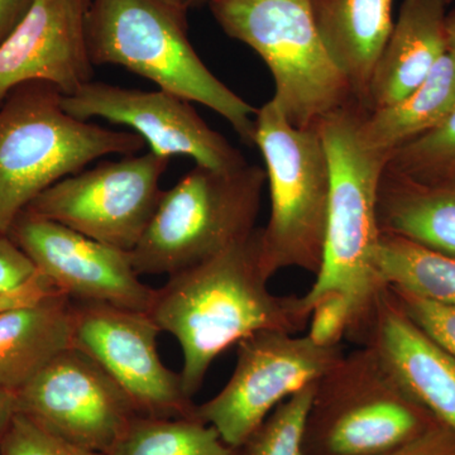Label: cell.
<instances>
[{"instance_id":"obj_1","label":"cell","mask_w":455,"mask_h":455,"mask_svg":"<svg viewBox=\"0 0 455 455\" xmlns=\"http://www.w3.org/2000/svg\"><path fill=\"white\" fill-rule=\"evenodd\" d=\"M260 228L212 259L167 278L155 289L149 316L179 341L182 387L194 398L221 353L259 331L298 334L309 325L300 296L269 291Z\"/></svg>"},{"instance_id":"obj_2","label":"cell","mask_w":455,"mask_h":455,"mask_svg":"<svg viewBox=\"0 0 455 455\" xmlns=\"http://www.w3.org/2000/svg\"><path fill=\"white\" fill-rule=\"evenodd\" d=\"M368 109L350 101L319 123L331 167V200L322 268L300 296L310 317L317 302L339 295L348 304L347 337L361 343L377 298L385 287L374 271L381 230L377 220L379 184L391 154L371 148L359 127Z\"/></svg>"},{"instance_id":"obj_3","label":"cell","mask_w":455,"mask_h":455,"mask_svg":"<svg viewBox=\"0 0 455 455\" xmlns=\"http://www.w3.org/2000/svg\"><path fill=\"white\" fill-rule=\"evenodd\" d=\"M134 132L112 131L65 112L53 84L14 86L0 104V233L46 188L109 155L146 148Z\"/></svg>"},{"instance_id":"obj_4","label":"cell","mask_w":455,"mask_h":455,"mask_svg":"<svg viewBox=\"0 0 455 455\" xmlns=\"http://www.w3.org/2000/svg\"><path fill=\"white\" fill-rule=\"evenodd\" d=\"M86 44L92 65H116L158 88L196 101L226 118L254 146L259 109L204 64L188 38L187 16L161 0H92Z\"/></svg>"},{"instance_id":"obj_5","label":"cell","mask_w":455,"mask_h":455,"mask_svg":"<svg viewBox=\"0 0 455 455\" xmlns=\"http://www.w3.org/2000/svg\"><path fill=\"white\" fill-rule=\"evenodd\" d=\"M267 173L257 164L212 170L196 164L164 191L145 235L130 252L140 276H171L218 256L256 229Z\"/></svg>"},{"instance_id":"obj_6","label":"cell","mask_w":455,"mask_h":455,"mask_svg":"<svg viewBox=\"0 0 455 455\" xmlns=\"http://www.w3.org/2000/svg\"><path fill=\"white\" fill-rule=\"evenodd\" d=\"M254 146L265 158L271 197L260 228L262 263L269 278L281 269L319 274L324 259L331 167L319 128L287 121L274 98L256 116Z\"/></svg>"},{"instance_id":"obj_7","label":"cell","mask_w":455,"mask_h":455,"mask_svg":"<svg viewBox=\"0 0 455 455\" xmlns=\"http://www.w3.org/2000/svg\"><path fill=\"white\" fill-rule=\"evenodd\" d=\"M208 5L221 29L267 65L274 99L293 127L316 128L355 100L323 44L311 0H212Z\"/></svg>"},{"instance_id":"obj_8","label":"cell","mask_w":455,"mask_h":455,"mask_svg":"<svg viewBox=\"0 0 455 455\" xmlns=\"http://www.w3.org/2000/svg\"><path fill=\"white\" fill-rule=\"evenodd\" d=\"M439 423L372 348L344 353L316 382L304 455H382Z\"/></svg>"},{"instance_id":"obj_9","label":"cell","mask_w":455,"mask_h":455,"mask_svg":"<svg viewBox=\"0 0 455 455\" xmlns=\"http://www.w3.org/2000/svg\"><path fill=\"white\" fill-rule=\"evenodd\" d=\"M343 355L341 344H320L307 334L256 331L236 343L229 381L196 405V419L212 425L227 444L243 448L281 403L319 381Z\"/></svg>"},{"instance_id":"obj_10","label":"cell","mask_w":455,"mask_h":455,"mask_svg":"<svg viewBox=\"0 0 455 455\" xmlns=\"http://www.w3.org/2000/svg\"><path fill=\"white\" fill-rule=\"evenodd\" d=\"M169 164L152 151L104 161L60 180L26 211L130 253L154 218Z\"/></svg>"},{"instance_id":"obj_11","label":"cell","mask_w":455,"mask_h":455,"mask_svg":"<svg viewBox=\"0 0 455 455\" xmlns=\"http://www.w3.org/2000/svg\"><path fill=\"white\" fill-rule=\"evenodd\" d=\"M160 328L146 311L71 300V347L82 350L118 383L140 416L196 419L180 373L157 350Z\"/></svg>"},{"instance_id":"obj_12","label":"cell","mask_w":455,"mask_h":455,"mask_svg":"<svg viewBox=\"0 0 455 455\" xmlns=\"http://www.w3.org/2000/svg\"><path fill=\"white\" fill-rule=\"evenodd\" d=\"M18 412L79 447L112 455L140 414L97 362L68 347L16 392Z\"/></svg>"},{"instance_id":"obj_13","label":"cell","mask_w":455,"mask_h":455,"mask_svg":"<svg viewBox=\"0 0 455 455\" xmlns=\"http://www.w3.org/2000/svg\"><path fill=\"white\" fill-rule=\"evenodd\" d=\"M7 235L71 300L148 313L155 289L140 281L130 253L29 211L18 215Z\"/></svg>"},{"instance_id":"obj_14","label":"cell","mask_w":455,"mask_h":455,"mask_svg":"<svg viewBox=\"0 0 455 455\" xmlns=\"http://www.w3.org/2000/svg\"><path fill=\"white\" fill-rule=\"evenodd\" d=\"M65 112L79 121L100 118L127 125L164 157L188 156L212 170L247 164L243 154L206 124L191 101L158 89L156 92L90 82L73 95H62Z\"/></svg>"},{"instance_id":"obj_15","label":"cell","mask_w":455,"mask_h":455,"mask_svg":"<svg viewBox=\"0 0 455 455\" xmlns=\"http://www.w3.org/2000/svg\"><path fill=\"white\" fill-rule=\"evenodd\" d=\"M92 0H35L0 46V104L14 86L32 80L73 95L94 79L86 44Z\"/></svg>"},{"instance_id":"obj_16","label":"cell","mask_w":455,"mask_h":455,"mask_svg":"<svg viewBox=\"0 0 455 455\" xmlns=\"http://www.w3.org/2000/svg\"><path fill=\"white\" fill-rule=\"evenodd\" d=\"M372 348L419 405L455 431V361L403 313L387 287L359 347Z\"/></svg>"},{"instance_id":"obj_17","label":"cell","mask_w":455,"mask_h":455,"mask_svg":"<svg viewBox=\"0 0 455 455\" xmlns=\"http://www.w3.org/2000/svg\"><path fill=\"white\" fill-rule=\"evenodd\" d=\"M449 5L451 0H403L374 68L370 112L411 94L448 52Z\"/></svg>"},{"instance_id":"obj_18","label":"cell","mask_w":455,"mask_h":455,"mask_svg":"<svg viewBox=\"0 0 455 455\" xmlns=\"http://www.w3.org/2000/svg\"><path fill=\"white\" fill-rule=\"evenodd\" d=\"M392 5L394 0H311L329 56L366 109L374 68L394 27Z\"/></svg>"},{"instance_id":"obj_19","label":"cell","mask_w":455,"mask_h":455,"mask_svg":"<svg viewBox=\"0 0 455 455\" xmlns=\"http://www.w3.org/2000/svg\"><path fill=\"white\" fill-rule=\"evenodd\" d=\"M71 347V299L61 292L0 313V388L17 392Z\"/></svg>"},{"instance_id":"obj_20","label":"cell","mask_w":455,"mask_h":455,"mask_svg":"<svg viewBox=\"0 0 455 455\" xmlns=\"http://www.w3.org/2000/svg\"><path fill=\"white\" fill-rule=\"evenodd\" d=\"M377 220L383 235L455 259V184H424L385 171Z\"/></svg>"},{"instance_id":"obj_21","label":"cell","mask_w":455,"mask_h":455,"mask_svg":"<svg viewBox=\"0 0 455 455\" xmlns=\"http://www.w3.org/2000/svg\"><path fill=\"white\" fill-rule=\"evenodd\" d=\"M455 109V51H448L423 83L405 99L362 116L364 145L392 154L398 147L423 136Z\"/></svg>"},{"instance_id":"obj_22","label":"cell","mask_w":455,"mask_h":455,"mask_svg":"<svg viewBox=\"0 0 455 455\" xmlns=\"http://www.w3.org/2000/svg\"><path fill=\"white\" fill-rule=\"evenodd\" d=\"M374 271L382 287L394 286L455 307V259L400 236L381 235Z\"/></svg>"},{"instance_id":"obj_23","label":"cell","mask_w":455,"mask_h":455,"mask_svg":"<svg viewBox=\"0 0 455 455\" xmlns=\"http://www.w3.org/2000/svg\"><path fill=\"white\" fill-rule=\"evenodd\" d=\"M112 455H244L197 419L139 416Z\"/></svg>"},{"instance_id":"obj_24","label":"cell","mask_w":455,"mask_h":455,"mask_svg":"<svg viewBox=\"0 0 455 455\" xmlns=\"http://www.w3.org/2000/svg\"><path fill=\"white\" fill-rule=\"evenodd\" d=\"M386 171L424 184H455V109L438 127L395 149Z\"/></svg>"},{"instance_id":"obj_25","label":"cell","mask_w":455,"mask_h":455,"mask_svg":"<svg viewBox=\"0 0 455 455\" xmlns=\"http://www.w3.org/2000/svg\"><path fill=\"white\" fill-rule=\"evenodd\" d=\"M315 383L284 400L244 444V455H304V434Z\"/></svg>"},{"instance_id":"obj_26","label":"cell","mask_w":455,"mask_h":455,"mask_svg":"<svg viewBox=\"0 0 455 455\" xmlns=\"http://www.w3.org/2000/svg\"><path fill=\"white\" fill-rule=\"evenodd\" d=\"M0 455H106L60 438L28 416L17 412L0 438Z\"/></svg>"},{"instance_id":"obj_27","label":"cell","mask_w":455,"mask_h":455,"mask_svg":"<svg viewBox=\"0 0 455 455\" xmlns=\"http://www.w3.org/2000/svg\"><path fill=\"white\" fill-rule=\"evenodd\" d=\"M392 298L412 322L455 361V307L387 286Z\"/></svg>"},{"instance_id":"obj_28","label":"cell","mask_w":455,"mask_h":455,"mask_svg":"<svg viewBox=\"0 0 455 455\" xmlns=\"http://www.w3.org/2000/svg\"><path fill=\"white\" fill-rule=\"evenodd\" d=\"M348 304L339 295L317 302L310 315L307 335L320 344H341L349 328Z\"/></svg>"},{"instance_id":"obj_29","label":"cell","mask_w":455,"mask_h":455,"mask_svg":"<svg viewBox=\"0 0 455 455\" xmlns=\"http://www.w3.org/2000/svg\"><path fill=\"white\" fill-rule=\"evenodd\" d=\"M37 274L32 260L8 235L0 233V293L13 291Z\"/></svg>"},{"instance_id":"obj_30","label":"cell","mask_w":455,"mask_h":455,"mask_svg":"<svg viewBox=\"0 0 455 455\" xmlns=\"http://www.w3.org/2000/svg\"><path fill=\"white\" fill-rule=\"evenodd\" d=\"M382 455H455V431L436 423L421 435Z\"/></svg>"},{"instance_id":"obj_31","label":"cell","mask_w":455,"mask_h":455,"mask_svg":"<svg viewBox=\"0 0 455 455\" xmlns=\"http://www.w3.org/2000/svg\"><path fill=\"white\" fill-rule=\"evenodd\" d=\"M56 292L59 291L50 283L49 278L37 271V274L23 286L18 287L13 291L0 293V313L14 307L36 304Z\"/></svg>"},{"instance_id":"obj_32","label":"cell","mask_w":455,"mask_h":455,"mask_svg":"<svg viewBox=\"0 0 455 455\" xmlns=\"http://www.w3.org/2000/svg\"><path fill=\"white\" fill-rule=\"evenodd\" d=\"M35 0H0V46L20 25Z\"/></svg>"},{"instance_id":"obj_33","label":"cell","mask_w":455,"mask_h":455,"mask_svg":"<svg viewBox=\"0 0 455 455\" xmlns=\"http://www.w3.org/2000/svg\"><path fill=\"white\" fill-rule=\"evenodd\" d=\"M18 412L17 394L0 388V438L8 429Z\"/></svg>"},{"instance_id":"obj_34","label":"cell","mask_w":455,"mask_h":455,"mask_svg":"<svg viewBox=\"0 0 455 455\" xmlns=\"http://www.w3.org/2000/svg\"><path fill=\"white\" fill-rule=\"evenodd\" d=\"M448 47L449 51H455V9L448 16Z\"/></svg>"},{"instance_id":"obj_35","label":"cell","mask_w":455,"mask_h":455,"mask_svg":"<svg viewBox=\"0 0 455 455\" xmlns=\"http://www.w3.org/2000/svg\"><path fill=\"white\" fill-rule=\"evenodd\" d=\"M164 4L169 5V7L175 9L179 13L185 14L187 16L188 7H187V0H161Z\"/></svg>"},{"instance_id":"obj_36","label":"cell","mask_w":455,"mask_h":455,"mask_svg":"<svg viewBox=\"0 0 455 455\" xmlns=\"http://www.w3.org/2000/svg\"><path fill=\"white\" fill-rule=\"evenodd\" d=\"M212 0H187V7L188 9H196L203 7V5H208Z\"/></svg>"}]
</instances>
